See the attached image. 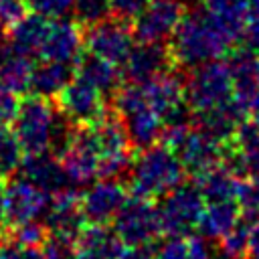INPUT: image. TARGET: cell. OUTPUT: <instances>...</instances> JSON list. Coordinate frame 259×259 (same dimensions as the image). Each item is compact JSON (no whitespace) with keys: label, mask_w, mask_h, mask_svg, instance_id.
<instances>
[{"label":"cell","mask_w":259,"mask_h":259,"mask_svg":"<svg viewBox=\"0 0 259 259\" xmlns=\"http://www.w3.org/2000/svg\"><path fill=\"white\" fill-rule=\"evenodd\" d=\"M235 45L237 40L204 6L186 10L184 18L168 40L176 69H194L202 63L223 59L237 49Z\"/></svg>","instance_id":"cell-1"},{"label":"cell","mask_w":259,"mask_h":259,"mask_svg":"<svg viewBox=\"0 0 259 259\" xmlns=\"http://www.w3.org/2000/svg\"><path fill=\"white\" fill-rule=\"evenodd\" d=\"M12 130L16 132L26 154L47 150L59 154L69 144L75 123H71L59 111L53 99L30 93L20 101V109L16 113V119L12 121Z\"/></svg>","instance_id":"cell-2"},{"label":"cell","mask_w":259,"mask_h":259,"mask_svg":"<svg viewBox=\"0 0 259 259\" xmlns=\"http://www.w3.org/2000/svg\"><path fill=\"white\" fill-rule=\"evenodd\" d=\"M184 176L186 170L176 152L164 142H158L150 148L138 150V156H134L127 174V188L136 196L154 200L184 182Z\"/></svg>","instance_id":"cell-3"},{"label":"cell","mask_w":259,"mask_h":259,"mask_svg":"<svg viewBox=\"0 0 259 259\" xmlns=\"http://www.w3.org/2000/svg\"><path fill=\"white\" fill-rule=\"evenodd\" d=\"M111 97H113V111L121 119L130 146L136 152L162 142L164 119L148 103L142 85L125 83Z\"/></svg>","instance_id":"cell-4"},{"label":"cell","mask_w":259,"mask_h":259,"mask_svg":"<svg viewBox=\"0 0 259 259\" xmlns=\"http://www.w3.org/2000/svg\"><path fill=\"white\" fill-rule=\"evenodd\" d=\"M184 87H186V101L192 113L223 105L233 99L231 67L229 63H223L219 59L202 63L190 69Z\"/></svg>","instance_id":"cell-5"},{"label":"cell","mask_w":259,"mask_h":259,"mask_svg":"<svg viewBox=\"0 0 259 259\" xmlns=\"http://www.w3.org/2000/svg\"><path fill=\"white\" fill-rule=\"evenodd\" d=\"M204 206L206 200L194 180H184L178 186H174L158 202L164 235L188 237L198 227Z\"/></svg>","instance_id":"cell-6"},{"label":"cell","mask_w":259,"mask_h":259,"mask_svg":"<svg viewBox=\"0 0 259 259\" xmlns=\"http://www.w3.org/2000/svg\"><path fill=\"white\" fill-rule=\"evenodd\" d=\"M113 231L119 235L123 245H154L164 235L158 204L152 198L127 196L123 206L111 221Z\"/></svg>","instance_id":"cell-7"},{"label":"cell","mask_w":259,"mask_h":259,"mask_svg":"<svg viewBox=\"0 0 259 259\" xmlns=\"http://www.w3.org/2000/svg\"><path fill=\"white\" fill-rule=\"evenodd\" d=\"M134 47H136V36L132 24L111 14L85 26V49L119 67L123 65V61L127 59Z\"/></svg>","instance_id":"cell-8"},{"label":"cell","mask_w":259,"mask_h":259,"mask_svg":"<svg viewBox=\"0 0 259 259\" xmlns=\"http://www.w3.org/2000/svg\"><path fill=\"white\" fill-rule=\"evenodd\" d=\"M55 103H57L59 111L75 125L95 123L105 113H109L107 103H105V95L77 75L59 93Z\"/></svg>","instance_id":"cell-9"},{"label":"cell","mask_w":259,"mask_h":259,"mask_svg":"<svg viewBox=\"0 0 259 259\" xmlns=\"http://www.w3.org/2000/svg\"><path fill=\"white\" fill-rule=\"evenodd\" d=\"M57 156L75 188H85L99 178V152L87 125H75L69 144Z\"/></svg>","instance_id":"cell-10"},{"label":"cell","mask_w":259,"mask_h":259,"mask_svg":"<svg viewBox=\"0 0 259 259\" xmlns=\"http://www.w3.org/2000/svg\"><path fill=\"white\" fill-rule=\"evenodd\" d=\"M186 14L180 0H150L142 14L132 22L138 42H168Z\"/></svg>","instance_id":"cell-11"},{"label":"cell","mask_w":259,"mask_h":259,"mask_svg":"<svg viewBox=\"0 0 259 259\" xmlns=\"http://www.w3.org/2000/svg\"><path fill=\"white\" fill-rule=\"evenodd\" d=\"M127 184L121 178H97L79 192L81 208L87 223L109 225L117 210L127 200Z\"/></svg>","instance_id":"cell-12"},{"label":"cell","mask_w":259,"mask_h":259,"mask_svg":"<svg viewBox=\"0 0 259 259\" xmlns=\"http://www.w3.org/2000/svg\"><path fill=\"white\" fill-rule=\"evenodd\" d=\"M233 99L247 115H259V53L241 47L229 53Z\"/></svg>","instance_id":"cell-13"},{"label":"cell","mask_w":259,"mask_h":259,"mask_svg":"<svg viewBox=\"0 0 259 259\" xmlns=\"http://www.w3.org/2000/svg\"><path fill=\"white\" fill-rule=\"evenodd\" d=\"M53 196L36 188L32 182L16 176L14 180L6 182V196H4V219L8 227L28 223V221H42Z\"/></svg>","instance_id":"cell-14"},{"label":"cell","mask_w":259,"mask_h":259,"mask_svg":"<svg viewBox=\"0 0 259 259\" xmlns=\"http://www.w3.org/2000/svg\"><path fill=\"white\" fill-rule=\"evenodd\" d=\"M223 148H225V142L212 138L210 134L202 132L196 125H192L172 146L186 174L194 178L223 162Z\"/></svg>","instance_id":"cell-15"},{"label":"cell","mask_w":259,"mask_h":259,"mask_svg":"<svg viewBox=\"0 0 259 259\" xmlns=\"http://www.w3.org/2000/svg\"><path fill=\"white\" fill-rule=\"evenodd\" d=\"M20 178L32 182L36 188L47 192L49 196L63 194L67 190H77L65 172L61 158L53 152H36V154H24V160L16 172Z\"/></svg>","instance_id":"cell-16"},{"label":"cell","mask_w":259,"mask_h":259,"mask_svg":"<svg viewBox=\"0 0 259 259\" xmlns=\"http://www.w3.org/2000/svg\"><path fill=\"white\" fill-rule=\"evenodd\" d=\"M85 51V26L77 20H51L47 38L42 42L40 55L42 59L77 65Z\"/></svg>","instance_id":"cell-17"},{"label":"cell","mask_w":259,"mask_h":259,"mask_svg":"<svg viewBox=\"0 0 259 259\" xmlns=\"http://www.w3.org/2000/svg\"><path fill=\"white\" fill-rule=\"evenodd\" d=\"M174 69L168 42H138L121 65L127 83H146L166 71Z\"/></svg>","instance_id":"cell-18"},{"label":"cell","mask_w":259,"mask_h":259,"mask_svg":"<svg viewBox=\"0 0 259 259\" xmlns=\"http://www.w3.org/2000/svg\"><path fill=\"white\" fill-rule=\"evenodd\" d=\"M42 223H45L49 233L77 241V237L81 235V231L87 225V219H85L83 208H81L79 192L67 190L63 194L53 196L51 206H49Z\"/></svg>","instance_id":"cell-19"},{"label":"cell","mask_w":259,"mask_h":259,"mask_svg":"<svg viewBox=\"0 0 259 259\" xmlns=\"http://www.w3.org/2000/svg\"><path fill=\"white\" fill-rule=\"evenodd\" d=\"M123 247L113 227L103 223H87L75 241L77 259H117Z\"/></svg>","instance_id":"cell-20"},{"label":"cell","mask_w":259,"mask_h":259,"mask_svg":"<svg viewBox=\"0 0 259 259\" xmlns=\"http://www.w3.org/2000/svg\"><path fill=\"white\" fill-rule=\"evenodd\" d=\"M245 117H247V113L237 105L235 99H231L223 105H217V107H210L204 111H196L194 125L221 142H229Z\"/></svg>","instance_id":"cell-21"},{"label":"cell","mask_w":259,"mask_h":259,"mask_svg":"<svg viewBox=\"0 0 259 259\" xmlns=\"http://www.w3.org/2000/svg\"><path fill=\"white\" fill-rule=\"evenodd\" d=\"M75 75L81 77L83 81H87L89 85H93L95 89H99L103 95H113L121 87V79H123L119 65H115L103 57H97L89 51H87V55L83 53V57L75 65Z\"/></svg>","instance_id":"cell-22"},{"label":"cell","mask_w":259,"mask_h":259,"mask_svg":"<svg viewBox=\"0 0 259 259\" xmlns=\"http://www.w3.org/2000/svg\"><path fill=\"white\" fill-rule=\"evenodd\" d=\"M75 77V65L42 59L38 65L32 67L30 75V93L47 97V99H57L59 93L69 85V81Z\"/></svg>","instance_id":"cell-23"},{"label":"cell","mask_w":259,"mask_h":259,"mask_svg":"<svg viewBox=\"0 0 259 259\" xmlns=\"http://www.w3.org/2000/svg\"><path fill=\"white\" fill-rule=\"evenodd\" d=\"M32 57L16 51L8 40L0 47V87L10 89L18 95L30 89Z\"/></svg>","instance_id":"cell-24"},{"label":"cell","mask_w":259,"mask_h":259,"mask_svg":"<svg viewBox=\"0 0 259 259\" xmlns=\"http://www.w3.org/2000/svg\"><path fill=\"white\" fill-rule=\"evenodd\" d=\"M49 26H51V20L30 12V14H24L18 22H14L8 30V42L28 55V57H34V55H40V49H42V42L47 38V32H49Z\"/></svg>","instance_id":"cell-25"},{"label":"cell","mask_w":259,"mask_h":259,"mask_svg":"<svg viewBox=\"0 0 259 259\" xmlns=\"http://www.w3.org/2000/svg\"><path fill=\"white\" fill-rule=\"evenodd\" d=\"M241 221V210L237 200H217L206 202L196 231L208 241H219L227 231H231Z\"/></svg>","instance_id":"cell-26"},{"label":"cell","mask_w":259,"mask_h":259,"mask_svg":"<svg viewBox=\"0 0 259 259\" xmlns=\"http://www.w3.org/2000/svg\"><path fill=\"white\" fill-rule=\"evenodd\" d=\"M241 180L243 178H239L235 172H231L223 162L194 178V182L198 184V188H200V192H202L206 202L237 200V192H239Z\"/></svg>","instance_id":"cell-27"},{"label":"cell","mask_w":259,"mask_h":259,"mask_svg":"<svg viewBox=\"0 0 259 259\" xmlns=\"http://www.w3.org/2000/svg\"><path fill=\"white\" fill-rule=\"evenodd\" d=\"M24 148L10 125L0 123V176H14L24 160Z\"/></svg>","instance_id":"cell-28"},{"label":"cell","mask_w":259,"mask_h":259,"mask_svg":"<svg viewBox=\"0 0 259 259\" xmlns=\"http://www.w3.org/2000/svg\"><path fill=\"white\" fill-rule=\"evenodd\" d=\"M249 233L251 223L241 219L231 231H227L219 239V255L221 259H247L249 257Z\"/></svg>","instance_id":"cell-29"},{"label":"cell","mask_w":259,"mask_h":259,"mask_svg":"<svg viewBox=\"0 0 259 259\" xmlns=\"http://www.w3.org/2000/svg\"><path fill=\"white\" fill-rule=\"evenodd\" d=\"M237 204L241 210V219L247 223L259 221V176L243 178L237 192Z\"/></svg>","instance_id":"cell-30"},{"label":"cell","mask_w":259,"mask_h":259,"mask_svg":"<svg viewBox=\"0 0 259 259\" xmlns=\"http://www.w3.org/2000/svg\"><path fill=\"white\" fill-rule=\"evenodd\" d=\"M47 235L49 231L42 221H28L10 227V241H14L20 247H40Z\"/></svg>","instance_id":"cell-31"},{"label":"cell","mask_w":259,"mask_h":259,"mask_svg":"<svg viewBox=\"0 0 259 259\" xmlns=\"http://www.w3.org/2000/svg\"><path fill=\"white\" fill-rule=\"evenodd\" d=\"M75 20L83 26H89L105 16H109V0H75L73 6Z\"/></svg>","instance_id":"cell-32"},{"label":"cell","mask_w":259,"mask_h":259,"mask_svg":"<svg viewBox=\"0 0 259 259\" xmlns=\"http://www.w3.org/2000/svg\"><path fill=\"white\" fill-rule=\"evenodd\" d=\"M75 0H26V8L47 20H59L65 18L69 12H73Z\"/></svg>","instance_id":"cell-33"},{"label":"cell","mask_w":259,"mask_h":259,"mask_svg":"<svg viewBox=\"0 0 259 259\" xmlns=\"http://www.w3.org/2000/svg\"><path fill=\"white\" fill-rule=\"evenodd\" d=\"M40 251H42L45 259H77L75 241L67 239V237L53 235V233L47 235V239L40 245Z\"/></svg>","instance_id":"cell-34"},{"label":"cell","mask_w":259,"mask_h":259,"mask_svg":"<svg viewBox=\"0 0 259 259\" xmlns=\"http://www.w3.org/2000/svg\"><path fill=\"white\" fill-rule=\"evenodd\" d=\"M154 259H188V239L166 235V239L154 243Z\"/></svg>","instance_id":"cell-35"},{"label":"cell","mask_w":259,"mask_h":259,"mask_svg":"<svg viewBox=\"0 0 259 259\" xmlns=\"http://www.w3.org/2000/svg\"><path fill=\"white\" fill-rule=\"evenodd\" d=\"M148 4L150 0H109V14L132 24Z\"/></svg>","instance_id":"cell-36"},{"label":"cell","mask_w":259,"mask_h":259,"mask_svg":"<svg viewBox=\"0 0 259 259\" xmlns=\"http://www.w3.org/2000/svg\"><path fill=\"white\" fill-rule=\"evenodd\" d=\"M243 42L245 47L259 53V0H249L245 30H243Z\"/></svg>","instance_id":"cell-37"},{"label":"cell","mask_w":259,"mask_h":259,"mask_svg":"<svg viewBox=\"0 0 259 259\" xmlns=\"http://www.w3.org/2000/svg\"><path fill=\"white\" fill-rule=\"evenodd\" d=\"M20 95L0 87V123L4 125H12V121L16 119V113L20 109Z\"/></svg>","instance_id":"cell-38"},{"label":"cell","mask_w":259,"mask_h":259,"mask_svg":"<svg viewBox=\"0 0 259 259\" xmlns=\"http://www.w3.org/2000/svg\"><path fill=\"white\" fill-rule=\"evenodd\" d=\"M188 259H221L219 249L208 243L206 237L190 235L188 237Z\"/></svg>","instance_id":"cell-39"},{"label":"cell","mask_w":259,"mask_h":259,"mask_svg":"<svg viewBox=\"0 0 259 259\" xmlns=\"http://www.w3.org/2000/svg\"><path fill=\"white\" fill-rule=\"evenodd\" d=\"M26 0H0V20L12 26L26 14Z\"/></svg>","instance_id":"cell-40"},{"label":"cell","mask_w":259,"mask_h":259,"mask_svg":"<svg viewBox=\"0 0 259 259\" xmlns=\"http://www.w3.org/2000/svg\"><path fill=\"white\" fill-rule=\"evenodd\" d=\"M117 259H154V245H125Z\"/></svg>","instance_id":"cell-41"},{"label":"cell","mask_w":259,"mask_h":259,"mask_svg":"<svg viewBox=\"0 0 259 259\" xmlns=\"http://www.w3.org/2000/svg\"><path fill=\"white\" fill-rule=\"evenodd\" d=\"M0 259H24L22 255V247L16 245L14 241H2L0 245Z\"/></svg>","instance_id":"cell-42"},{"label":"cell","mask_w":259,"mask_h":259,"mask_svg":"<svg viewBox=\"0 0 259 259\" xmlns=\"http://www.w3.org/2000/svg\"><path fill=\"white\" fill-rule=\"evenodd\" d=\"M249 259H259V221L251 225L249 233Z\"/></svg>","instance_id":"cell-43"},{"label":"cell","mask_w":259,"mask_h":259,"mask_svg":"<svg viewBox=\"0 0 259 259\" xmlns=\"http://www.w3.org/2000/svg\"><path fill=\"white\" fill-rule=\"evenodd\" d=\"M4 196H6V182L0 176V227L6 225V219H4Z\"/></svg>","instance_id":"cell-44"},{"label":"cell","mask_w":259,"mask_h":259,"mask_svg":"<svg viewBox=\"0 0 259 259\" xmlns=\"http://www.w3.org/2000/svg\"><path fill=\"white\" fill-rule=\"evenodd\" d=\"M4 28H6V24H4L2 20H0V47H2V45L6 42V38H8V36H6V30H4Z\"/></svg>","instance_id":"cell-45"}]
</instances>
